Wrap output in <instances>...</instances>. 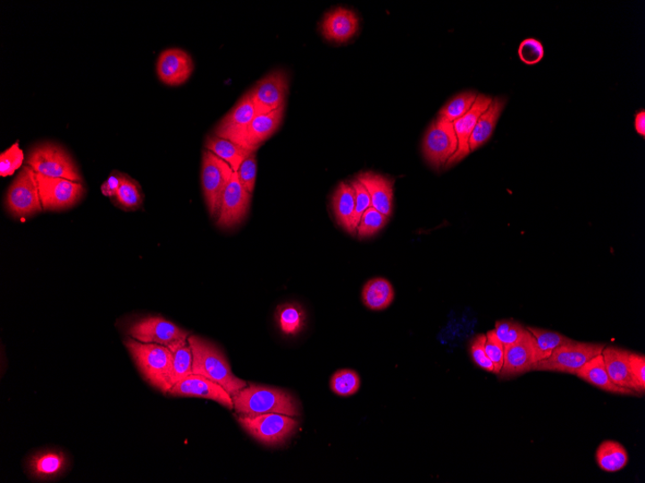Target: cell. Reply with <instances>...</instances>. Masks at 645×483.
Masks as SVG:
<instances>
[{
    "label": "cell",
    "mask_w": 645,
    "mask_h": 483,
    "mask_svg": "<svg viewBox=\"0 0 645 483\" xmlns=\"http://www.w3.org/2000/svg\"><path fill=\"white\" fill-rule=\"evenodd\" d=\"M193 352V373L222 386L233 397L247 387V381L238 379L222 350L198 336L188 339Z\"/></svg>",
    "instance_id": "obj_2"
},
{
    "label": "cell",
    "mask_w": 645,
    "mask_h": 483,
    "mask_svg": "<svg viewBox=\"0 0 645 483\" xmlns=\"http://www.w3.org/2000/svg\"><path fill=\"white\" fill-rule=\"evenodd\" d=\"M170 396L184 397H202L218 403L227 409L233 410L232 396L222 386L198 374H190L177 383L169 392Z\"/></svg>",
    "instance_id": "obj_15"
},
{
    "label": "cell",
    "mask_w": 645,
    "mask_h": 483,
    "mask_svg": "<svg viewBox=\"0 0 645 483\" xmlns=\"http://www.w3.org/2000/svg\"><path fill=\"white\" fill-rule=\"evenodd\" d=\"M458 149V139L453 123L438 117L429 126L423 141V154L426 162L440 171L446 167Z\"/></svg>",
    "instance_id": "obj_7"
},
{
    "label": "cell",
    "mask_w": 645,
    "mask_h": 483,
    "mask_svg": "<svg viewBox=\"0 0 645 483\" xmlns=\"http://www.w3.org/2000/svg\"><path fill=\"white\" fill-rule=\"evenodd\" d=\"M486 335H477L471 344V354L474 363L488 372H495L492 361L489 359L486 350Z\"/></svg>",
    "instance_id": "obj_43"
},
{
    "label": "cell",
    "mask_w": 645,
    "mask_h": 483,
    "mask_svg": "<svg viewBox=\"0 0 645 483\" xmlns=\"http://www.w3.org/2000/svg\"><path fill=\"white\" fill-rule=\"evenodd\" d=\"M277 319L281 332L288 336L301 333L306 325V312L301 305L283 304L278 307Z\"/></svg>",
    "instance_id": "obj_30"
},
{
    "label": "cell",
    "mask_w": 645,
    "mask_h": 483,
    "mask_svg": "<svg viewBox=\"0 0 645 483\" xmlns=\"http://www.w3.org/2000/svg\"><path fill=\"white\" fill-rule=\"evenodd\" d=\"M605 346V344L571 341L556 348L549 358L537 362L532 371L576 374L588 361L602 354Z\"/></svg>",
    "instance_id": "obj_5"
},
{
    "label": "cell",
    "mask_w": 645,
    "mask_h": 483,
    "mask_svg": "<svg viewBox=\"0 0 645 483\" xmlns=\"http://www.w3.org/2000/svg\"><path fill=\"white\" fill-rule=\"evenodd\" d=\"M234 174L229 163L205 150L202 155V187L212 217L218 216L223 193Z\"/></svg>",
    "instance_id": "obj_8"
},
{
    "label": "cell",
    "mask_w": 645,
    "mask_h": 483,
    "mask_svg": "<svg viewBox=\"0 0 645 483\" xmlns=\"http://www.w3.org/2000/svg\"><path fill=\"white\" fill-rule=\"evenodd\" d=\"M506 104V99L498 96V98L493 99L488 110L477 121L470 138L471 153L483 146L492 137L498 121L505 110Z\"/></svg>",
    "instance_id": "obj_25"
},
{
    "label": "cell",
    "mask_w": 645,
    "mask_h": 483,
    "mask_svg": "<svg viewBox=\"0 0 645 483\" xmlns=\"http://www.w3.org/2000/svg\"><path fill=\"white\" fill-rule=\"evenodd\" d=\"M358 27L360 23L355 12L339 7L325 16L321 24V32L328 41L341 44L354 37Z\"/></svg>",
    "instance_id": "obj_20"
},
{
    "label": "cell",
    "mask_w": 645,
    "mask_h": 483,
    "mask_svg": "<svg viewBox=\"0 0 645 483\" xmlns=\"http://www.w3.org/2000/svg\"><path fill=\"white\" fill-rule=\"evenodd\" d=\"M331 391L339 396H350L361 388V379L352 370H340L333 374L331 379Z\"/></svg>",
    "instance_id": "obj_35"
},
{
    "label": "cell",
    "mask_w": 645,
    "mask_h": 483,
    "mask_svg": "<svg viewBox=\"0 0 645 483\" xmlns=\"http://www.w3.org/2000/svg\"><path fill=\"white\" fill-rule=\"evenodd\" d=\"M485 350L489 359L492 361L494 365V373L498 376L504 365L505 346L498 339L494 330L486 334Z\"/></svg>",
    "instance_id": "obj_41"
},
{
    "label": "cell",
    "mask_w": 645,
    "mask_h": 483,
    "mask_svg": "<svg viewBox=\"0 0 645 483\" xmlns=\"http://www.w3.org/2000/svg\"><path fill=\"white\" fill-rule=\"evenodd\" d=\"M356 191V208L354 214L353 228L356 235V228L362 220L364 213L373 207L372 198H370L369 193L365 187L358 182L357 179L353 180L352 184Z\"/></svg>",
    "instance_id": "obj_42"
},
{
    "label": "cell",
    "mask_w": 645,
    "mask_h": 483,
    "mask_svg": "<svg viewBox=\"0 0 645 483\" xmlns=\"http://www.w3.org/2000/svg\"><path fill=\"white\" fill-rule=\"evenodd\" d=\"M493 98L485 95H477V98L469 112L453 122L454 130L458 139V149L456 154L448 161L446 167L456 165L471 154L470 138L476 126L477 121L488 110Z\"/></svg>",
    "instance_id": "obj_17"
},
{
    "label": "cell",
    "mask_w": 645,
    "mask_h": 483,
    "mask_svg": "<svg viewBox=\"0 0 645 483\" xmlns=\"http://www.w3.org/2000/svg\"><path fill=\"white\" fill-rule=\"evenodd\" d=\"M477 98V94L473 91L463 92L448 101L439 112L438 117L444 118L449 122H456L458 119L467 114Z\"/></svg>",
    "instance_id": "obj_33"
},
{
    "label": "cell",
    "mask_w": 645,
    "mask_h": 483,
    "mask_svg": "<svg viewBox=\"0 0 645 483\" xmlns=\"http://www.w3.org/2000/svg\"><path fill=\"white\" fill-rule=\"evenodd\" d=\"M205 147L206 150L219 156V158L226 163H229L234 172L238 171V169L240 168L248 155L255 153L241 147L240 145L230 140L221 138L214 135L207 138Z\"/></svg>",
    "instance_id": "obj_28"
},
{
    "label": "cell",
    "mask_w": 645,
    "mask_h": 483,
    "mask_svg": "<svg viewBox=\"0 0 645 483\" xmlns=\"http://www.w3.org/2000/svg\"><path fill=\"white\" fill-rule=\"evenodd\" d=\"M192 56L181 48H169L163 51L157 62V74L162 82L170 87L185 83L194 71Z\"/></svg>",
    "instance_id": "obj_16"
},
{
    "label": "cell",
    "mask_w": 645,
    "mask_h": 483,
    "mask_svg": "<svg viewBox=\"0 0 645 483\" xmlns=\"http://www.w3.org/2000/svg\"><path fill=\"white\" fill-rule=\"evenodd\" d=\"M628 366L632 379L636 381L641 395L645 392V356L641 354L629 352Z\"/></svg>",
    "instance_id": "obj_44"
},
{
    "label": "cell",
    "mask_w": 645,
    "mask_h": 483,
    "mask_svg": "<svg viewBox=\"0 0 645 483\" xmlns=\"http://www.w3.org/2000/svg\"><path fill=\"white\" fill-rule=\"evenodd\" d=\"M257 115L255 104L247 92L232 110L227 113L214 129V135L237 144L239 138Z\"/></svg>",
    "instance_id": "obj_18"
},
{
    "label": "cell",
    "mask_w": 645,
    "mask_h": 483,
    "mask_svg": "<svg viewBox=\"0 0 645 483\" xmlns=\"http://www.w3.org/2000/svg\"><path fill=\"white\" fill-rule=\"evenodd\" d=\"M113 202L118 207L126 211L139 209L143 203V195L137 180L123 174L121 185L113 197Z\"/></svg>",
    "instance_id": "obj_31"
},
{
    "label": "cell",
    "mask_w": 645,
    "mask_h": 483,
    "mask_svg": "<svg viewBox=\"0 0 645 483\" xmlns=\"http://www.w3.org/2000/svg\"><path fill=\"white\" fill-rule=\"evenodd\" d=\"M122 176V173L113 172V174L106 179L101 187V191L105 196L111 198L115 196L119 187L121 185Z\"/></svg>",
    "instance_id": "obj_45"
},
{
    "label": "cell",
    "mask_w": 645,
    "mask_h": 483,
    "mask_svg": "<svg viewBox=\"0 0 645 483\" xmlns=\"http://www.w3.org/2000/svg\"><path fill=\"white\" fill-rule=\"evenodd\" d=\"M580 379L594 386V387L607 393L640 396L636 392L620 387L615 384L607 372L602 354L597 355L587 362L575 374Z\"/></svg>",
    "instance_id": "obj_24"
},
{
    "label": "cell",
    "mask_w": 645,
    "mask_h": 483,
    "mask_svg": "<svg viewBox=\"0 0 645 483\" xmlns=\"http://www.w3.org/2000/svg\"><path fill=\"white\" fill-rule=\"evenodd\" d=\"M242 186L253 195L256 182L257 162L255 152L248 155L236 172Z\"/></svg>",
    "instance_id": "obj_40"
},
{
    "label": "cell",
    "mask_w": 645,
    "mask_h": 483,
    "mask_svg": "<svg viewBox=\"0 0 645 483\" xmlns=\"http://www.w3.org/2000/svg\"><path fill=\"white\" fill-rule=\"evenodd\" d=\"M40 199L45 211H63L74 207L85 195L82 182L36 173Z\"/></svg>",
    "instance_id": "obj_11"
},
{
    "label": "cell",
    "mask_w": 645,
    "mask_h": 483,
    "mask_svg": "<svg viewBox=\"0 0 645 483\" xmlns=\"http://www.w3.org/2000/svg\"><path fill=\"white\" fill-rule=\"evenodd\" d=\"M628 354L629 350L606 346L602 352L605 367L608 377L615 384L620 387L632 390L641 396H642L641 390L629 370Z\"/></svg>",
    "instance_id": "obj_22"
},
{
    "label": "cell",
    "mask_w": 645,
    "mask_h": 483,
    "mask_svg": "<svg viewBox=\"0 0 645 483\" xmlns=\"http://www.w3.org/2000/svg\"><path fill=\"white\" fill-rule=\"evenodd\" d=\"M394 288L385 278L369 280L363 289L364 305L372 311H381L390 307L394 300Z\"/></svg>",
    "instance_id": "obj_29"
},
{
    "label": "cell",
    "mask_w": 645,
    "mask_h": 483,
    "mask_svg": "<svg viewBox=\"0 0 645 483\" xmlns=\"http://www.w3.org/2000/svg\"><path fill=\"white\" fill-rule=\"evenodd\" d=\"M129 337L147 344H157L171 350L188 342L189 333L162 317H147L131 323Z\"/></svg>",
    "instance_id": "obj_10"
},
{
    "label": "cell",
    "mask_w": 645,
    "mask_h": 483,
    "mask_svg": "<svg viewBox=\"0 0 645 483\" xmlns=\"http://www.w3.org/2000/svg\"><path fill=\"white\" fill-rule=\"evenodd\" d=\"M289 88V79L282 70L273 71L259 80L248 92L257 114L269 113L283 106Z\"/></svg>",
    "instance_id": "obj_13"
},
{
    "label": "cell",
    "mask_w": 645,
    "mask_h": 483,
    "mask_svg": "<svg viewBox=\"0 0 645 483\" xmlns=\"http://www.w3.org/2000/svg\"><path fill=\"white\" fill-rule=\"evenodd\" d=\"M545 50L542 43L534 38L524 39L518 48V55L524 65L534 66L542 62Z\"/></svg>",
    "instance_id": "obj_39"
},
{
    "label": "cell",
    "mask_w": 645,
    "mask_h": 483,
    "mask_svg": "<svg viewBox=\"0 0 645 483\" xmlns=\"http://www.w3.org/2000/svg\"><path fill=\"white\" fill-rule=\"evenodd\" d=\"M25 161V154L19 146V143L12 145V146L0 154V175L8 177L14 175L19 168L21 167Z\"/></svg>",
    "instance_id": "obj_38"
},
{
    "label": "cell",
    "mask_w": 645,
    "mask_h": 483,
    "mask_svg": "<svg viewBox=\"0 0 645 483\" xmlns=\"http://www.w3.org/2000/svg\"><path fill=\"white\" fill-rule=\"evenodd\" d=\"M596 463L606 473H616L629 462V454L623 444L613 440L602 442L595 454Z\"/></svg>",
    "instance_id": "obj_27"
},
{
    "label": "cell",
    "mask_w": 645,
    "mask_h": 483,
    "mask_svg": "<svg viewBox=\"0 0 645 483\" xmlns=\"http://www.w3.org/2000/svg\"><path fill=\"white\" fill-rule=\"evenodd\" d=\"M69 467L65 453L50 449L35 453L28 462L29 475L38 480L51 481L63 476Z\"/></svg>",
    "instance_id": "obj_21"
},
{
    "label": "cell",
    "mask_w": 645,
    "mask_h": 483,
    "mask_svg": "<svg viewBox=\"0 0 645 483\" xmlns=\"http://www.w3.org/2000/svg\"><path fill=\"white\" fill-rule=\"evenodd\" d=\"M237 421L250 437L268 446L284 444L298 428V421L293 417L278 413L255 417L240 415Z\"/></svg>",
    "instance_id": "obj_4"
},
{
    "label": "cell",
    "mask_w": 645,
    "mask_h": 483,
    "mask_svg": "<svg viewBox=\"0 0 645 483\" xmlns=\"http://www.w3.org/2000/svg\"><path fill=\"white\" fill-rule=\"evenodd\" d=\"M356 179L369 193L373 207L390 219L393 208V180L373 172L363 173Z\"/></svg>",
    "instance_id": "obj_23"
},
{
    "label": "cell",
    "mask_w": 645,
    "mask_h": 483,
    "mask_svg": "<svg viewBox=\"0 0 645 483\" xmlns=\"http://www.w3.org/2000/svg\"><path fill=\"white\" fill-rule=\"evenodd\" d=\"M284 105L265 114H257L252 123L237 141L238 145L249 151L255 152L263 143L269 139L281 125Z\"/></svg>",
    "instance_id": "obj_19"
},
{
    "label": "cell",
    "mask_w": 645,
    "mask_h": 483,
    "mask_svg": "<svg viewBox=\"0 0 645 483\" xmlns=\"http://www.w3.org/2000/svg\"><path fill=\"white\" fill-rule=\"evenodd\" d=\"M541 361L535 337L527 329L517 343L505 347V361L498 376L500 380H508L532 371L537 362Z\"/></svg>",
    "instance_id": "obj_12"
},
{
    "label": "cell",
    "mask_w": 645,
    "mask_h": 483,
    "mask_svg": "<svg viewBox=\"0 0 645 483\" xmlns=\"http://www.w3.org/2000/svg\"><path fill=\"white\" fill-rule=\"evenodd\" d=\"M356 208V191L351 184L340 183L332 196L334 216L340 227L356 236L353 228Z\"/></svg>",
    "instance_id": "obj_26"
},
{
    "label": "cell",
    "mask_w": 645,
    "mask_h": 483,
    "mask_svg": "<svg viewBox=\"0 0 645 483\" xmlns=\"http://www.w3.org/2000/svg\"><path fill=\"white\" fill-rule=\"evenodd\" d=\"M129 354L133 357L142 377L163 394L172 389L171 377L173 366V354L169 347L142 343L129 337L124 342Z\"/></svg>",
    "instance_id": "obj_3"
},
{
    "label": "cell",
    "mask_w": 645,
    "mask_h": 483,
    "mask_svg": "<svg viewBox=\"0 0 645 483\" xmlns=\"http://www.w3.org/2000/svg\"><path fill=\"white\" fill-rule=\"evenodd\" d=\"M6 207L16 219H23L43 211L38 179L30 166H23L10 186L6 195Z\"/></svg>",
    "instance_id": "obj_9"
},
{
    "label": "cell",
    "mask_w": 645,
    "mask_h": 483,
    "mask_svg": "<svg viewBox=\"0 0 645 483\" xmlns=\"http://www.w3.org/2000/svg\"><path fill=\"white\" fill-rule=\"evenodd\" d=\"M27 165L38 174L82 182L79 169L71 155L56 144L44 143L34 147L29 154Z\"/></svg>",
    "instance_id": "obj_6"
},
{
    "label": "cell",
    "mask_w": 645,
    "mask_h": 483,
    "mask_svg": "<svg viewBox=\"0 0 645 483\" xmlns=\"http://www.w3.org/2000/svg\"><path fill=\"white\" fill-rule=\"evenodd\" d=\"M494 332L498 339L506 346L517 343L522 339L527 329L518 321L513 320L498 321L496 322Z\"/></svg>",
    "instance_id": "obj_37"
},
{
    "label": "cell",
    "mask_w": 645,
    "mask_h": 483,
    "mask_svg": "<svg viewBox=\"0 0 645 483\" xmlns=\"http://www.w3.org/2000/svg\"><path fill=\"white\" fill-rule=\"evenodd\" d=\"M527 329L535 337L536 346L537 348H539L541 360L551 356L556 348L573 341L570 337L555 331L536 328H527Z\"/></svg>",
    "instance_id": "obj_34"
},
{
    "label": "cell",
    "mask_w": 645,
    "mask_h": 483,
    "mask_svg": "<svg viewBox=\"0 0 645 483\" xmlns=\"http://www.w3.org/2000/svg\"><path fill=\"white\" fill-rule=\"evenodd\" d=\"M635 129L638 134L645 137V112L639 111L635 116Z\"/></svg>",
    "instance_id": "obj_46"
},
{
    "label": "cell",
    "mask_w": 645,
    "mask_h": 483,
    "mask_svg": "<svg viewBox=\"0 0 645 483\" xmlns=\"http://www.w3.org/2000/svg\"><path fill=\"white\" fill-rule=\"evenodd\" d=\"M252 195L242 186L234 172L230 183L227 186L218 215V226L223 229L233 228L240 224L247 215Z\"/></svg>",
    "instance_id": "obj_14"
},
{
    "label": "cell",
    "mask_w": 645,
    "mask_h": 483,
    "mask_svg": "<svg viewBox=\"0 0 645 483\" xmlns=\"http://www.w3.org/2000/svg\"><path fill=\"white\" fill-rule=\"evenodd\" d=\"M173 354V366L171 377L172 388L190 374H193V352L188 342L172 349Z\"/></svg>",
    "instance_id": "obj_32"
},
{
    "label": "cell",
    "mask_w": 645,
    "mask_h": 483,
    "mask_svg": "<svg viewBox=\"0 0 645 483\" xmlns=\"http://www.w3.org/2000/svg\"><path fill=\"white\" fill-rule=\"evenodd\" d=\"M389 217L373 207L369 208L362 216L360 224L356 228V235L360 238L373 237L387 225Z\"/></svg>",
    "instance_id": "obj_36"
},
{
    "label": "cell",
    "mask_w": 645,
    "mask_h": 483,
    "mask_svg": "<svg viewBox=\"0 0 645 483\" xmlns=\"http://www.w3.org/2000/svg\"><path fill=\"white\" fill-rule=\"evenodd\" d=\"M232 398L235 412L241 416L278 413L297 417L301 414L295 396L280 388L250 383Z\"/></svg>",
    "instance_id": "obj_1"
}]
</instances>
